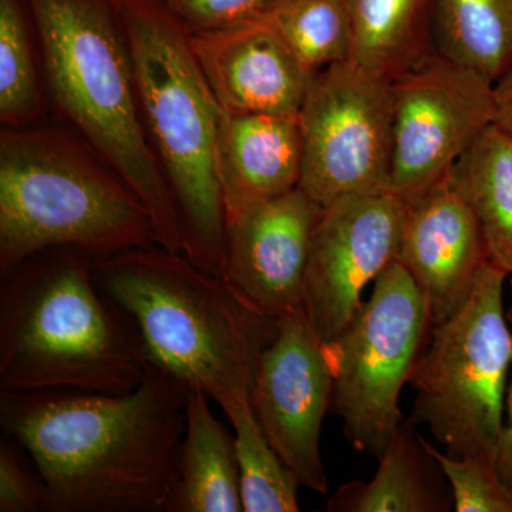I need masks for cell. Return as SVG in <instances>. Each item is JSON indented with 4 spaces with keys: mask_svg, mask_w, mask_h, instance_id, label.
<instances>
[{
    "mask_svg": "<svg viewBox=\"0 0 512 512\" xmlns=\"http://www.w3.org/2000/svg\"><path fill=\"white\" fill-rule=\"evenodd\" d=\"M211 397L190 387L183 440L167 512H241L235 437L212 413Z\"/></svg>",
    "mask_w": 512,
    "mask_h": 512,
    "instance_id": "cell-18",
    "label": "cell"
},
{
    "mask_svg": "<svg viewBox=\"0 0 512 512\" xmlns=\"http://www.w3.org/2000/svg\"><path fill=\"white\" fill-rule=\"evenodd\" d=\"M157 245L146 205L72 128L0 130V276L30 256L73 248L92 258Z\"/></svg>",
    "mask_w": 512,
    "mask_h": 512,
    "instance_id": "cell-5",
    "label": "cell"
},
{
    "mask_svg": "<svg viewBox=\"0 0 512 512\" xmlns=\"http://www.w3.org/2000/svg\"><path fill=\"white\" fill-rule=\"evenodd\" d=\"M505 313H507L508 322L512 323V275H511V303H510V306H508V309H507V311H505Z\"/></svg>",
    "mask_w": 512,
    "mask_h": 512,
    "instance_id": "cell-30",
    "label": "cell"
},
{
    "mask_svg": "<svg viewBox=\"0 0 512 512\" xmlns=\"http://www.w3.org/2000/svg\"><path fill=\"white\" fill-rule=\"evenodd\" d=\"M406 204L397 262L420 289L431 326L440 325L468 301L490 254L476 215L448 175Z\"/></svg>",
    "mask_w": 512,
    "mask_h": 512,
    "instance_id": "cell-14",
    "label": "cell"
},
{
    "mask_svg": "<svg viewBox=\"0 0 512 512\" xmlns=\"http://www.w3.org/2000/svg\"><path fill=\"white\" fill-rule=\"evenodd\" d=\"M392 93L389 191L412 202L495 123L494 83L434 52L397 77Z\"/></svg>",
    "mask_w": 512,
    "mask_h": 512,
    "instance_id": "cell-10",
    "label": "cell"
},
{
    "mask_svg": "<svg viewBox=\"0 0 512 512\" xmlns=\"http://www.w3.org/2000/svg\"><path fill=\"white\" fill-rule=\"evenodd\" d=\"M73 248L30 256L0 276V392L136 389L147 357L133 325Z\"/></svg>",
    "mask_w": 512,
    "mask_h": 512,
    "instance_id": "cell-2",
    "label": "cell"
},
{
    "mask_svg": "<svg viewBox=\"0 0 512 512\" xmlns=\"http://www.w3.org/2000/svg\"><path fill=\"white\" fill-rule=\"evenodd\" d=\"M299 188L322 207L389 190L392 82L345 60L313 74L299 110Z\"/></svg>",
    "mask_w": 512,
    "mask_h": 512,
    "instance_id": "cell-9",
    "label": "cell"
},
{
    "mask_svg": "<svg viewBox=\"0 0 512 512\" xmlns=\"http://www.w3.org/2000/svg\"><path fill=\"white\" fill-rule=\"evenodd\" d=\"M439 461L410 420H403L370 481L340 485L330 512H447L454 497Z\"/></svg>",
    "mask_w": 512,
    "mask_h": 512,
    "instance_id": "cell-17",
    "label": "cell"
},
{
    "mask_svg": "<svg viewBox=\"0 0 512 512\" xmlns=\"http://www.w3.org/2000/svg\"><path fill=\"white\" fill-rule=\"evenodd\" d=\"M255 15L276 30L311 76L348 60L352 35L346 0H266Z\"/></svg>",
    "mask_w": 512,
    "mask_h": 512,
    "instance_id": "cell-24",
    "label": "cell"
},
{
    "mask_svg": "<svg viewBox=\"0 0 512 512\" xmlns=\"http://www.w3.org/2000/svg\"><path fill=\"white\" fill-rule=\"evenodd\" d=\"M190 387L147 362L131 392H0V426L42 476L49 512H167Z\"/></svg>",
    "mask_w": 512,
    "mask_h": 512,
    "instance_id": "cell-1",
    "label": "cell"
},
{
    "mask_svg": "<svg viewBox=\"0 0 512 512\" xmlns=\"http://www.w3.org/2000/svg\"><path fill=\"white\" fill-rule=\"evenodd\" d=\"M35 20L49 113L126 181L153 220L157 245L183 252L180 214L143 121L119 0H26Z\"/></svg>",
    "mask_w": 512,
    "mask_h": 512,
    "instance_id": "cell-3",
    "label": "cell"
},
{
    "mask_svg": "<svg viewBox=\"0 0 512 512\" xmlns=\"http://www.w3.org/2000/svg\"><path fill=\"white\" fill-rule=\"evenodd\" d=\"M508 276L491 261L484 266L463 308L431 326L409 380L417 393L410 421L429 426L450 457L494 463L512 365Z\"/></svg>",
    "mask_w": 512,
    "mask_h": 512,
    "instance_id": "cell-7",
    "label": "cell"
},
{
    "mask_svg": "<svg viewBox=\"0 0 512 512\" xmlns=\"http://www.w3.org/2000/svg\"><path fill=\"white\" fill-rule=\"evenodd\" d=\"M235 431L244 512H298V478L282 463L256 419L249 396L221 404Z\"/></svg>",
    "mask_w": 512,
    "mask_h": 512,
    "instance_id": "cell-23",
    "label": "cell"
},
{
    "mask_svg": "<svg viewBox=\"0 0 512 512\" xmlns=\"http://www.w3.org/2000/svg\"><path fill=\"white\" fill-rule=\"evenodd\" d=\"M407 204L389 190L339 198L323 207L313 232L303 306L332 342L362 305V292L397 261Z\"/></svg>",
    "mask_w": 512,
    "mask_h": 512,
    "instance_id": "cell-12",
    "label": "cell"
},
{
    "mask_svg": "<svg viewBox=\"0 0 512 512\" xmlns=\"http://www.w3.org/2000/svg\"><path fill=\"white\" fill-rule=\"evenodd\" d=\"M215 161L227 222L299 187V113L231 114L221 110Z\"/></svg>",
    "mask_w": 512,
    "mask_h": 512,
    "instance_id": "cell-16",
    "label": "cell"
},
{
    "mask_svg": "<svg viewBox=\"0 0 512 512\" xmlns=\"http://www.w3.org/2000/svg\"><path fill=\"white\" fill-rule=\"evenodd\" d=\"M195 59L221 110L298 114L312 76L259 15L190 33Z\"/></svg>",
    "mask_w": 512,
    "mask_h": 512,
    "instance_id": "cell-15",
    "label": "cell"
},
{
    "mask_svg": "<svg viewBox=\"0 0 512 512\" xmlns=\"http://www.w3.org/2000/svg\"><path fill=\"white\" fill-rule=\"evenodd\" d=\"M333 375L326 342L305 309L278 319L252 383V409L266 439L301 487L328 493L320 430L332 406Z\"/></svg>",
    "mask_w": 512,
    "mask_h": 512,
    "instance_id": "cell-11",
    "label": "cell"
},
{
    "mask_svg": "<svg viewBox=\"0 0 512 512\" xmlns=\"http://www.w3.org/2000/svg\"><path fill=\"white\" fill-rule=\"evenodd\" d=\"M49 113L42 52L26 0H0V123L25 127Z\"/></svg>",
    "mask_w": 512,
    "mask_h": 512,
    "instance_id": "cell-22",
    "label": "cell"
},
{
    "mask_svg": "<svg viewBox=\"0 0 512 512\" xmlns=\"http://www.w3.org/2000/svg\"><path fill=\"white\" fill-rule=\"evenodd\" d=\"M434 50L497 82L512 69V0H436Z\"/></svg>",
    "mask_w": 512,
    "mask_h": 512,
    "instance_id": "cell-21",
    "label": "cell"
},
{
    "mask_svg": "<svg viewBox=\"0 0 512 512\" xmlns=\"http://www.w3.org/2000/svg\"><path fill=\"white\" fill-rule=\"evenodd\" d=\"M119 2L141 121L180 214L184 254L221 276L227 221L215 161L220 106L174 13L161 0Z\"/></svg>",
    "mask_w": 512,
    "mask_h": 512,
    "instance_id": "cell-6",
    "label": "cell"
},
{
    "mask_svg": "<svg viewBox=\"0 0 512 512\" xmlns=\"http://www.w3.org/2000/svg\"><path fill=\"white\" fill-rule=\"evenodd\" d=\"M94 282L136 330L147 362L218 406L249 396L278 319L249 306L221 276L160 245L92 264Z\"/></svg>",
    "mask_w": 512,
    "mask_h": 512,
    "instance_id": "cell-4",
    "label": "cell"
},
{
    "mask_svg": "<svg viewBox=\"0 0 512 512\" xmlns=\"http://www.w3.org/2000/svg\"><path fill=\"white\" fill-rule=\"evenodd\" d=\"M508 423H504L495 448L494 467L500 477L501 483L512 495V379L505 397Z\"/></svg>",
    "mask_w": 512,
    "mask_h": 512,
    "instance_id": "cell-28",
    "label": "cell"
},
{
    "mask_svg": "<svg viewBox=\"0 0 512 512\" xmlns=\"http://www.w3.org/2000/svg\"><path fill=\"white\" fill-rule=\"evenodd\" d=\"M322 210L296 187L228 221L221 278L268 318L301 309L313 232Z\"/></svg>",
    "mask_w": 512,
    "mask_h": 512,
    "instance_id": "cell-13",
    "label": "cell"
},
{
    "mask_svg": "<svg viewBox=\"0 0 512 512\" xmlns=\"http://www.w3.org/2000/svg\"><path fill=\"white\" fill-rule=\"evenodd\" d=\"M190 33L207 32L251 18L266 0H161Z\"/></svg>",
    "mask_w": 512,
    "mask_h": 512,
    "instance_id": "cell-27",
    "label": "cell"
},
{
    "mask_svg": "<svg viewBox=\"0 0 512 512\" xmlns=\"http://www.w3.org/2000/svg\"><path fill=\"white\" fill-rule=\"evenodd\" d=\"M476 215L490 261L512 275V143L497 124L477 138L448 174Z\"/></svg>",
    "mask_w": 512,
    "mask_h": 512,
    "instance_id": "cell-20",
    "label": "cell"
},
{
    "mask_svg": "<svg viewBox=\"0 0 512 512\" xmlns=\"http://www.w3.org/2000/svg\"><path fill=\"white\" fill-rule=\"evenodd\" d=\"M431 320L426 301L400 262L377 276L369 301L326 353L333 375L332 412L357 451L379 458L404 420L399 397L409 383Z\"/></svg>",
    "mask_w": 512,
    "mask_h": 512,
    "instance_id": "cell-8",
    "label": "cell"
},
{
    "mask_svg": "<svg viewBox=\"0 0 512 512\" xmlns=\"http://www.w3.org/2000/svg\"><path fill=\"white\" fill-rule=\"evenodd\" d=\"M495 124L512 143V69L494 83Z\"/></svg>",
    "mask_w": 512,
    "mask_h": 512,
    "instance_id": "cell-29",
    "label": "cell"
},
{
    "mask_svg": "<svg viewBox=\"0 0 512 512\" xmlns=\"http://www.w3.org/2000/svg\"><path fill=\"white\" fill-rule=\"evenodd\" d=\"M18 441L0 440V512H49L45 481Z\"/></svg>",
    "mask_w": 512,
    "mask_h": 512,
    "instance_id": "cell-26",
    "label": "cell"
},
{
    "mask_svg": "<svg viewBox=\"0 0 512 512\" xmlns=\"http://www.w3.org/2000/svg\"><path fill=\"white\" fill-rule=\"evenodd\" d=\"M349 62L394 82L434 50L436 0H346Z\"/></svg>",
    "mask_w": 512,
    "mask_h": 512,
    "instance_id": "cell-19",
    "label": "cell"
},
{
    "mask_svg": "<svg viewBox=\"0 0 512 512\" xmlns=\"http://www.w3.org/2000/svg\"><path fill=\"white\" fill-rule=\"evenodd\" d=\"M427 450L446 474L457 512H512V495L501 483L493 461L483 457H450L429 441Z\"/></svg>",
    "mask_w": 512,
    "mask_h": 512,
    "instance_id": "cell-25",
    "label": "cell"
}]
</instances>
